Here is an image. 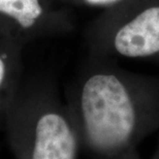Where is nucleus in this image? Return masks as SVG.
Segmentation results:
<instances>
[{
  "label": "nucleus",
  "mask_w": 159,
  "mask_h": 159,
  "mask_svg": "<svg viewBox=\"0 0 159 159\" xmlns=\"http://www.w3.org/2000/svg\"><path fill=\"white\" fill-rule=\"evenodd\" d=\"M66 106L81 148L93 159H125L159 129V84L115 69L86 72Z\"/></svg>",
  "instance_id": "1"
},
{
  "label": "nucleus",
  "mask_w": 159,
  "mask_h": 159,
  "mask_svg": "<svg viewBox=\"0 0 159 159\" xmlns=\"http://www.w3.org/2000/svg\"><path fill=\"white\" fill-rule=\"evenodd\" d=\"M2 123L15 159H78L77 128L48 75L23 77Z\"/></svg>",
  "instance_id": "2"
},
{
  "label": "nucleus",
  "mask_w": 159,
  "mask_h": 159,
  "mask_svg": "<svg viewBox=\"0 0 159 159\" xmlns=\"http://www.w3.org/2000/svg\"><path fill=\"white\" fill-rule=\"evenodd\" d=\"M65 24L53 0H0V39L26 43L60 32Z\"/></svg>",
  "instance_id": "3"
},
{
  "label": "nucleus",
  "mask_w": 159,
  "mask_h": 159,
  "mask_svg": "<svg viewBox=\"0 0 159 159\" xmlns=\"http://www.w3.org/2000/svg\"><path fill=\"white\" fill-rule=\"evenodd\" d=\"M113 47L121 56L142 58L159 53V6H153L118 28Z\"/></svg>",
  "instance_id": "4"
},
{
  "label": "nucleus",
  "mask_w": 159,
  "mask_h": 159,
  "mask_svg": "<svg viewBox=\"0 0 159 159\" xmlns=\"http://www.w3.org/2000/svg\"><path fill=\"white\" fill-rule=\"evenodd\" d=\"M25 43L15 39H0V123L23 79Z\"/></svg>",
  "instance_id": "5"
},
{
  "label": "nucleus",
  "mask_w": 159,
  "mask_h": 159,
  "mask_svg": "<svg viewBox=\"0 0 159 159\" xmlns=\"http://www.w3.org/2000/svg\"><path fill=\"white\" fill-rule=\"evenodd\" d=\"M83 3L90 6H99V7H107L115 5L122 0H81Z\"/></svg>",
  "instance_id": "6"
},
{
  "label": "nucleus",
  "mask_w": 159,
  "mask_h": 159,
  "mask_svg": "<svg viewBox=\"0 0 159 159\" xmlns=\"http://www.w3.org/2000/svg\"><path fill=\"white\" fill-rule=\"evenodd\" d=\"M152 159H159V139H158V143H157V147L155 149V152L152 156Z\"/></svg>",
  "instance_id": "7"
},
{
  "label": "nucleus",
  "mask_w": 159,
  "mask_h": 159,
  "mask_svg": "<svg viewBox=\"0 0 159 159\" xmlns=\"http://www.w3.org/2000/svg\"><path fill=\"white\" fill-rule=\"evenodd\" d=\"M125 159H141L139 158V152H135V153H133L131 155H129L128 157H126Z\"/></svg>",
  "instance_id": "8"
}]
</instances>
